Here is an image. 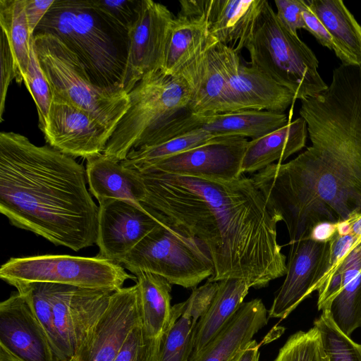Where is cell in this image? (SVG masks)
<instances>
[{"mask_svg": "<svg viewBox=\"0 0 361 361\" xmlns=\"http://www.w3.org/2000/svg\"><path fill=\"white\" fill-rule=\"evenodd\" d=\"M299 113L312 145L251 177L286 224L290 244L309 238L318 224L361 213V66L335 68L328 87L301 100Z\"/></svg>", "mask_w": 361, "mask_h": 361, "instance_id": "cell-1", "label": "cell"}, {"mask_svg": "<svg viewBox=\"0 0 361 361\" xmlns=\"http://www.w3.org/2000/svg\"><path fill=\"white\" fill-rule=\"evenodd\" d=\"M137 171L145 190L141 204L161 224L197 240L210 255L215 272L207 281L238 279L261 288L286 275L279 221L251 177L223 181Z\"/></svg>", "mask_w": 361, "mask_h": 361, "instance_id": "cell-2", "label": "cell"}, {"mask_svg": "<svg viewBox=\"0 0 361 361\" xmlns=\"http://www.w3.org/2000/svg\"><path fill=\"white\" fill-rule=\"evenodd\" d=\"M86 169L49 145L0 133V212L10 224L79 251L97 243L99 206Z\"/></svg>", "mask_w": 361, "mask_h": 361, "instance_id": "cell-3", "label": "cell"}, {"mask_svg": "<svg viewBox=\"0 0 361 361\" xmlns=\"http://www.w3.org/2000/svg\"><path fill=\"white\" fill-rule=\"evenodd\" d=\"M37 32L60 39L76 54L96 85L123 90L128 32L92 0H55L34 34Z\"/></svg>", "mask_w": 361, "mask_h": 361, "instance_id": "cell-4", "label": "cell"}, {"mask_svg": "<svg viewBox=\"0 0 361 361\" xmlns=\"http://www.w3.org/2000/svg\"><path fill=\"white\" fill-rule=\"evenodd\" d=\"M245 48L250 66L289 90L295 99L314 97L328 87L318 73L314 54L298 35L285 28L267 0Z\"/></svg>", "mask_w": 361, "mask_h": 361, "instance_id": "cell-5", "label": "cell"}, {"mask_svg": "<svg viewBox=\"0 0 361 361\" xmlns=\"http://www.w3.org/2000/svg\"><path fill=\"white\" fill-rule=\"evenodd\" d=\"M33 42L53 97L87 111L113 133L128 109V93L96 85L76 54L57 37L37 32Z\"/></svg>", "mask_w": 361, "mask_h": 361, "instance_id": "cell-6", "label": "cell"}, {"mask_svg": "<svg viewBox=\"0 0 361 361\" xmlns=\"http://www.w3.org/2000/svg\"><path fill=\"white\" fill-rule=\"evenodd\" d=\"M129 106L109 140L103 154L116 161L142 147L164 123L187 109L191 89L180 75L161 70L144 75L128 93Z\"/></svg>", "mask_w": 361, "mask_h": 361, "instance_id": "cell-7", "label": "cell"}, {"mask_svg": "<svg viewBox=\"0 0 361 361\" xmlns=\"http://www.w3.org/2000/svg\"><path fill=\"white\" fill-rule=\"evenodd\" d=\"M134 275L149 272L169 283L195 288L215 272L214 262L197 240L160 224L118 262Z\"/></svg>", "mask_w": 361, "mask_h": 361, "instance_id": "cell-8", "label": "cell"}, {"mask_svg": "<svg viewBox=\"0 0 361 361\" xmlns=\"http://www.w3.org/2000/svg\"><path fill=\"white\" fill-rule=\"evenodd\" d=\"M0 278L16 287L52 283L115 292L128 279H137L119 263L99 255H42L12 257L3 264Z\"/></svg>", "mask_w": 361, "mask_h": 361, "instance_id": "cell-9", "label": "cell"}, {"mask_svg": "<svg viewBox=\"0 0 361 361\" xmlns=\"http://www.w3.org/2000/svg\"><path fill=\"white\" fill-rule=\"evenodd\" d=\"M288 122L284 113L267 111L244 110L198 115L185 110L155 131L142 147L157 145L195 132L207 133L215 137L237 136L254 140L286 126Z\"/></svg>", "mask_w": 361, "mask_h": 361, "instance_id": "cell-10", "label": "cell"}, {"mask_svg": "<svg viewBox=\"0 0 361 361\" xmlns=\"http://www.w3.org/2000/svg\"><path fill=\"white\" fill-rule=\"evenodd\" d=\"M175 16L164 5L140 0L137 17L128 30L123 90L128 93L146 74L161 70Z\"/></svg>", "mask_w": 361, "mask_h": 361, "instance_id": "cell-11", "label": "cell"}, {"mask_svg": "<svg viewBox=\"0 0 361 361\" xmlns=\"http://www.w3.org/2000/svg\"><path fill=\"white\" fill-rule=\"evenodd\" d=\"M141 321L137 285L116 290L68 361H114L128 334Z\"/></svg>", "mask_w": 361, "mask_h": 361, "instance_id": "cell-12", "label": "cell"}, {"mask_svg": "<svg viewBox=\"0 0 361 361\" xmlns=\"http://www.w3.org/2000/svg\"><path fill=\"white\" fill-rule=\"evenodd\" d=\"M214 50L238 111L283 113L296 100L289 90L257 68L242 64L239 54L233 50L219 43Z\"/></svg>", "mask_w": 361, "mask_h": 361, "instance_id": "cell-13", "label": "cell"}, {"mask_svg": "<svg viewBox=\"0 0 361 361\" xmlns=\"http://www.w3.org/2000/svg\"><path fill=\"white\" fill-rule=\"evenodd\" d=\"M247 138L221 137L212 142L168 157L142 169L229 181L240 178Z\"/></svg>", "mask_w": 361, "mask_h": 361, "instance_id": "cell-14", "label": "cell"}, {"mask_svg": "<svg viewBox=\"0 0 361 361\" xmlns=\"http://www.w3.org/2000/svg\"><path fill=\"white\" fill-rule=\"evenodd\" d=\"M42 132L51 147L74 158L86 159L103 154L112 135L87 111L55 97Z\"/></svg>", "mask_w": 361, "mask_h": 361, "instance_id": "cell-15", "label": "cell"}, {"mask_svg": "<svg viewBox=\"0 0 361 361\" xmlns=\"http://www.w3.org/2000/svg\"><path fill=\"white\" fill-rule=\"evenodd\" d=\"M286 273L268 314L285 319L298 305L321 287L329 251V242L310 238L290 243Z\"/></svg>", "mask_w": 361, "mask_h": 361, "instance_id": "cell-16", "label": "cell"}, {"mask_svg": "<svg viewBox=\"0 0 361 361\" xmlns=\"http://www.w3.org/2000/svg\"><path fill=\"white\" fill-rule=\"evenodd\" d=\"M49 290L56 327L69 360L106 309L114 292L52 283H49Z\"/></svg>", "mask_w": 361, "mask_h": 361, "instance_id": "cell-17", "label": "cell"}, {"mask_svg": "<svg viewBox=\"0 0 361 361\" xmlns=\"http://www.w3.org/2000/svg\"><path fill=\"white\" fill-rule=\"evenodd\" d=\"M99 202L97 255L118 262L161 223L143 206L116 199Z\"/></svg>", "mask_w": 361, "mask_h": 361, "instance_id": "cell-18", "label": "cell"}, {"mask_svg": "<svg viewBox=\"0 0 361 361\" xmlns=\"http://www.w3.org/2000/svg\"><path fill=\"white\" fill-rule=\"evenodd\" d=\"M318 301L335 326L350 336L361 327V242L339 262L318 290Z\"/></svg>", "mask_w": 361, "mask_h": 361, "instance_id": "cell-19", "label": "cell"}, {"mask_svg": "<svg viewBox=\"0 0 361 361\" xmlns=\"http://www.w3.org/2000/svg\"><path fill=\"white\" fill-rule=\"evenodd\" d=\"M209 0H183L175 16L164 59L161 71L178 75L192 61L218 42L209 31Z\"/></svg>", "mask_w": 361, "mask_h": 361, "instance_id": "cell-20", "label": "cell"}, {"mask_svg": "<svg viewBox=\"0 0 361 361\" xmlns=\"http://www.w3.org/2000/svg\"><path fill=\"white\" fill-rule=\"evenodd\" d=\"M0 343L25 361H59L30 302L18 292L0 303Z\"/></svg>", "mask_w": 361, "mask_h": 361, "instance_id": "cell-21", "label": "cell"}, {"mask_svg": "<svg viewBox=\"0 0 361 361\" xmlns=\"http://www.w3.org/2000/svg\"><path fill=\"white\" fill-rule=\"evenodd\" d=\"M215 46L192 61L178 75L191 89L186 111L198 115L239 111L215 54Z\"/></svg>", "mask_w": 361, "mask_h": 361, "instance_id": "cell-22", "label": "cell"}, {"mask_svg": "<svg viewBox=\"0 0 361 361\" xmlns=\"http://www.w3.org/2000/svg\"><path fill=\"white\" fill-rule=\"evenodd\" d=\"M268 322L267 311L258 298L243 302L221 331L189 361H231Z\"/></svg>", "mask_w": 361, "mask_h": 361, "instance_id": "cell-23", "label": "cell"}, {"mask_svg": "<svg viewBox=\"0 0 361 361\" xmlns=\"http://www.w3.org/2000/svg\"><path fill=\"white\" fill-rule=\"evenodd\" d=\"M85 169L89 190L98 201L116 199L142 206L145 190L137 171L104 154L88 158Z\"/></svg>", "mask_w": 361, "mask_h": 361, "instance_id": "cell-24", "label": "cell"}, {"mask_svg": "<svg viewBox=\"0 0 361 361\" xmlns=\"http://www.w3.org/2000/svg\"><path fill=\"white\" fill-rule=\"evenodd\" d=\"M264 0H209V31L217 42L239 54L245 48Z\"/></svg>", "mask_w": 361, "mask_h": 361, "instance_id": "cell-25", "label": "cell"}, {"mask_svg": "<svg viewBox=\"0 0 361 361\" xmlns=\"http://www.w3.org/2000/svg\"><path fill=\"white\" fill-rule=\"evenodd\" d=\"M307 135V123L300 117L262 137L251 140L243 156L241 173L258 172L276 161L281 163L305 146Z\"/></svg>", "mask_w": 361, "mask_h": 361, "instance_id": "cell-26", "label": "cell"}, {"mask_svg": "<svg viewBox=\"0 0 361 361\" xmlns=\"http://www.w3.org/2000/svg\"><path fill=\"white\" fill-rule=\"evenodd\" d=\"M331 35L343 65L361 66V26L341 0H305Z\"/></svg>", "mask_w": 361, "mask_h": 361, "instance_id": "cell-27", "label": "cell"}, {"mask_svg": "<svg viewBox=\"0 0 361 361\" xmlns=\"http://www.w3.org/2000/svg\"><path fill=\"white\" fill-rule=\"evenodd\" d=\"M250 288L241 279H226L219 281L209 308L197 324L192 354L200 351L221 331L243 304Z\"/></svg>", "mask_w": 361, "mask_h": 361, "instance_id": "cell-28", "label": "cell"}, {"mask_svg": "<svg viewBox=\"0 0 361 361\" xmlns=\"http://www.w3.org/2000/svg\"><path fill=\"white\" fill-rule=\"evenodd\" d=\"M136 276L142 326L149 336L162 338L171 317V283L165 278L139 271Z\"/></svg>", "mask_w": 361, "mask_h": 361, "instance_id": "cell-29", "label": "cell"}, {"mask_svg": "<svg viewBox=\"0 0 361 361\" xmlns=\"http://www.w3.org/2000/svg\"><path fill=\"white\" fill-rule=\"evenodd\" d=\"M26 0H0V25L7 38L13 60L16 80L23 81L30 61L32 36L25 13Z\"/></svg>", "mask_w": 361, "mask_h": 361, "instance_id": "cell-30", "label": "cell"}, {"mask_svg": "<svg viewBox=\"0 0 361 361\" xmlns=\"http://www.w3.org/2000/svg\"><path fill=\"white\" fill-rule=\"evenodd\" d=\"M198 321L184 311L183 302L173 305L170 324L162 337L157 361H189Z\"/></svg>", "mask_w": 361, "mask_h": 361, "instance_id": "cell-31", "label": "cell"}, {"mask_svg": "<svg viewBox=\"0 0 361 361\" xmlns=\"http://www.w3.org/2000/svg\"><path fill=\"white\" fill-rule=\"evenodd\" d=\"M221 137L195 132L174 137L164 142L132 149L126 159L120 161L126 167L140 170L168 157L212 142Z\"/></svg>", "mask_w": 361, "mask_h": 361, "instance_id": "cell-32", "label": "cell"}, {"mask_svg": "<svg viewBox=\"0 0 361 361\" xmlns=\"http://www.w3.org/2000/svg\"><path fill=\"white\" fill-rule=\"evenodd\" d=\"M18 293L28 299L39 322L44 329L52 348L59 361L68 357L56 329L53 305L50 296L49 283H32L15 287Z\"/></svg>", "mask_w": 361, "mask_h": 361, "instance_id": "cell-33", "label": "cell"}, {"mask_svg": "<svg viewBox=\"0 0 361 361\" xmlns=\"http://www.w3.org/2000/svg\"><path fill=\"white\" fill-rule=\"evenodd\" d=\"M314 326L320 334L326 361H361V345L342 333L326 311L314 322Z\"/></svg>", "mask_w": 361, "mask_h": 361, "instance_id": "cell-34", "label": "cell"}, {"mask_svg": "<svg viewBox=\"0 0 361 361\" xmlns=\"http://www.w3.org/2000/svg\"><path fill=\"white\" fill-rule=\"evenodd\" d=\"M23 81L37 107L39 128L42 130L47 123L53 94L49 82L39 64L33 42L31 40L30 61Z\"/></svg>", "mask_w": 361, "mask_h": 361, "instance_id": "cell-35", "label": "cell"}, {"mask_svg": "<svg viewBox=\"0 0 361 361\" xmlns=\"http://www.w3.org/2000/svg\"><path fill=\"white\" fill-rule=\"evenodd\" d=\"M274 361H326L318 329L313 326L293 334Z\"/></svg>", "mask_w": 361, "mask_h": 361, "instance_id": "cell-36", "label": "cell"}, {"mask_svg": "<svg viewBox=\"0 0 361 361\" xmlns=\"http://www.w3.org/2000/svg\"><path fill=\"white\" fill-rule=\"evenodd\" d=\"M161 340L149 336L141 321L131 329L114 361H157Z\"/></svg>", "mask_w": 361, "mask_h": 361, "instance_id": "cell-37", "label": "cell"}, {"mask_svg": "<svg viewBox=\"0 0 361 361\" xmlns=\"http://www.w3.org/2000/svg\"><path fill=\"white\" fill-rule=\"evenodd\" d=\"M92 2L111 21L128 32L137 17L140 0H92Z\"/></svg>", "mask_w": 361, "mask_h": 361, "instance_id": "cell-38", "label": "cell"}, {"mask_svg": "<svg viewBox=\"0 0 361 361\" xmlns=\"http://www.w3.org/2000/svg\"><path fill=\"white\" fill-rule=\"evenodd\" d=\"M276 17L280 23L294 35L297 30L305 29L302 12L306 8L304 0H275Z\"/></svg>", "mask_w": 361, "mask_h": 361, "instance_id": "cell-39", "label": "cell"}, {"mask_svg": "<svg viewBox=\"0 0 361 361\" xmlns=\"http://www.w3.org/2000/svg\"><path fill=\"white\" fill-rule=\"evenodd\" d=\"M1 89L0 122L3 121L7 91L11 81L16 78L13 56L5 33L1 30Z\"/></svg>", "mask_w": 361, "mask_h": 361, "instance_id": "cell-40", "label": "cell"}, {"mask_svg": "<svg viewBox=\"0 0 361 361\" xmlns=\"http://www.w3.org/2000/svg\"><path fill=\"white\" fill-rule=\"evenodd\" d=\"M302 18L305 24V30L309 31L322 46L334 51V44L331 35L307 4L302 12Z\"/></svg>", "mask_w": 361, "mask_h": 361, "instance_id": "cell-41", "label": "cell"}, {"mask_svg": "<svg viewBox=\"0 0 361 361\" xmlns=\"http://www.w3.org/2000/svg\"><path fill=\"white\" fill-rule=\"evenodd\" d=\"M54 1L55 0H26L25 13L32 36Z\"/></svg>", "mask_w": 361, "mask_h": 361, "instance_id": "cell-42", "label": "cell"}, {"mask_svg": "<svg viewBox=\"0 0 361 361\" xmlns=\"http://www.w3.org/2000/svg\"><path fill=\"white\" fill-rule=\"evenodd\" d=\"M337 230V223L322 222L316 225L309 238L319 242H329Z\"/></svg>", "mask_w": 361, "mask_h": 361, "instance_id": "cell-43", "label": "cell"}, {"mask_svg": "<svg viewBox=\"0 0 361 361\" xmlns=\"http://www.w3.org/2000/svg\"><path fill=\"white\" fill-rule=\"evenodd\" d=\"M259 348L257 342L252 339L244 345L231 361H259Z\"/></svg>", "mask_w": 361, "mask_h": 361, "instance_id": "cell-44", "label": "cell"}, {"mask_svg": "<svg viewBox=\"0 0 361 361\" xmlns=\"http://www.w3.org/2000/svg\"><path fill=\"white\" fill-rule=\"evenodd\" d=\"M0 361H25L0 343Z\"/></svg>", "mask_w": 361, "mask_h": 361, "instance_id": "cell-45", "label": "cell"}]
</instances>
